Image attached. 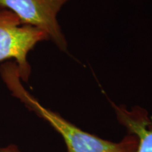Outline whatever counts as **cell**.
<instances>
[{"label":"cell","mask_w":152,"mask_h":152,"mask_svg":"<svg viewBox=\"0 0 152 152\" xmlns=\"http://www.w3.org/2000/svg\"><path fill=\"white\" fill-rule=\"evenodd\" d=\"M0 77L13 96L61 136L68 152H136L138 140L134 135L128 134L118 142L104 140L85 132L58 113L42 105L24 87L14 61H9L0 66Z\"/></svg>","instance_id":"cell-1"},{"label":"cell","mask_w":152,"mask_h":152,"mask_svg":"<svg viewBox=\"0 0 152 152\" xmlns=\"http://www.w3.org/2000/svg\"><path fill=\"white\" fill-rule=\"evenodd\" d=\"M45 40L49 39L42 30L22 24L18 17L10 11H0V62L14 60L24 83L28 81L31 73L28 53Z\"/></svg>","instance_id":"cell-2"},{"label":"cell","mask_w":152,"mask_h":152,"mask_svg":"<svg viewBox=\"0 0 152 152\" xmlns=\"http://www.w3.org/2000/svg\"><path fill=\"white\" fill-rule=\"evenodd\" d=\"M69 0H0V11L8 10L18 17L22 24L30 25L47 33L62 52H66L68 43L57 16Z\"/></svg>","instance_id":"cell-3"},{"label":"cell","mask_w":152,"mask_h":152,"mask_svg":"<svg viewBox=\"0 0 152 152\" xmlns=\"http://www.w3.org/2000/svg\"><path fill=\"white\" fill-rule=\"evenodd\" d=\"M115 116L130 134L137 138L136 152H152V115L144 108L136 106L129 109L111 102Z\"/></svg>","instance_id":"cell-4"},{"label":"cell","mask_w":152,"mask_h":152,"mask_svg":"<svg viewBox=\"0 0 152 152\" xmlns=\"http://www.w3.org/2000/svg\"><path fill=\"white\" fill-rule=\"evenodd\" d=\"M0 152H21L17 146L9 144L8 146L0 148Z\"/></svg>","instance_id":"cell-5"}]
</instances>
